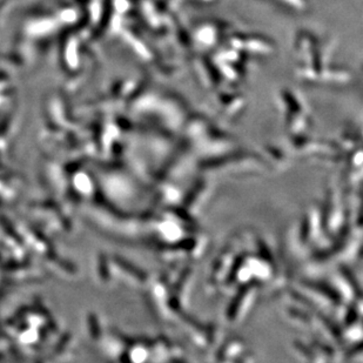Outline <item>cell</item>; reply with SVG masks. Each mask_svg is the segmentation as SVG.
Returning a JSON list of instances; mask_svg holds the SVG:
<instances>
[{
    "label": "cell",
    "mask_w": 363,
    "mask_h": 363,
    "mask_svg": "<svg viewBox=\"0 0 363 363\" xmlns=\"http://www.w3.org/2000/svg\"><path fill=\"white\" fill-rule=\"evenodd\" d=\"M230 48L242 52L243 55H273L275 46L269 39L261 35H232L230 39Z\"/></svg>",
    "instance_id": "6da1fadb"
},
{
    "label": "cell",
    "mask_w": 363,
    "mask_h": 363,
    "mask_svg": "<svg viewBox=\"0 0 363 363\" xmlns=\"http://www.w3.org/2000/svg\"><path fill=\"white\" fill-rule=\"evenodd\" d=\"M221 33H223V28L221 24L208 21V23H203L198 26L193 33V37L200 44L212 48L223 37Z\"/></svg>",
    "instance_id": "7a4b0ae2"
},
{
    "label": "cell",
    "mask_w": 363,
    "mask_h": 363,
    "mask_svg": "<svg viewBox=\"0 0 363 363\" xmlns=\"http://www.w3.org/2000/svg\"><path fill=\"white\" fill-rule=\"evenodd\" d=\"M243 96L241 94H235V93H220L218 98H216V103L218 106L221 108V112L223 111V113L226 116H233L235 113V111L233 110L234 107L237 110L240 111L243 108Z\"/></svg>",
    "instance_id": "3957f363"
},
{
    "label": "cell",
    "mask_w": 363,
    "mask_h": 363,
    "mask_svg": "<svg viewBox=\"0 0 363 363\" xmlns=\"http://www.w3.org/2000/svg\"><path fill=\"white\" fill-rule=\"evenodd\" d=\"M275 3L280 4L282 6L291 9V10L301 12L308 9V0H275Z\"/></svg>",
    "instance_id": "277c9868"
},
{
    "label": "cell",
    "mask_w": 363,
    "mask_h": 363,
    "mask_svg": "<svg viewBox=\"0 0 363 363\" xmlns=\"http://www.w3.org/2000/svg\"><path fill=\"white\" fill-rule=\"evenodd\" d=\"M194 1H198V3L201 4H212L216 1V0H194Z\"/></svg>",
    "instance_id": "5b68a950"
}]
</instances>
